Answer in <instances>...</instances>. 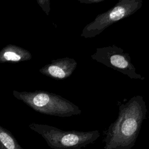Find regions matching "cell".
Masks as SVG:
<instances>
[{"label": "cell", "mask_w": 149, "mask_h": 149, "mask_svg": "<svg viewBox=\"0 0 149 149\" xmlns=\"http://www.w3.org/2000/svg\"><path fill=\"white\" fill-rule=\"evenodd\" d=\"M37 3L44 11V12L49 15V13L51 9L50 8V1L49 0H37Z\"/></svg>", "instance_id": "9c48e42d"}, {"label": "cell", "mask_w": 149, "mask_h": 149, "mask_svg": "<svg viewBox=\"0 0 149 149\" xmlns=\"http://www.w3.org/2000/svg\"><path fill=\"white\" fill-rule=\"evenodd\" d=\"M31 58L32 55L28 50L13 44H8L0 51L1 63H18Z\"/></svg>", "instance_id": "52a82bcc"}, {"label": "cell", "mask_w": 149, "mask_h": 149, "mask_svg": "<svg viewBox=\"0 0 149 149\" xmlns=\"http://www.w3.org/2000/svg\"><path fill=\"white\" fill-rule=\"evenodd\" d=\"M14 97L39 113L59 117L80 115L78 106L58 94L45 91H13Z\"/></svg>", "instance_id": "7a4b0ae2"}, {"label": "cell", "mask_w": 149, "mask_h": 149, "mask_svg": "<svg viewBox=\"0 0 149 149\" xmlns=\"http://www.w3.org/2000/svg\"><path fill=\"white\" fill-rule=\"evenodd\" d=\"M142 4V0H119L112 8L98 15L93 21L88 23L83 28L80 36L95 37L112 24L134 14L141 8Z\"/></svg>", "instance_id": "277c9868"}, {"label": "cell", "mask_w": 149, "mask_h": 149, "mask_svg": "<svg viewBox=\"0 0 149 149\" xmlns=\"http://www.w3.org/2000/svg\"><path fill=\"white\" fill-rule=\"evenodd\" d=\"M147 109L141 95H135L119 107L116 119L108 128L104 149H130L135 144Z\"/></svg>", "instance_id": "6da1fadb"}, {"label": "cell", "mask_w": 149, "mask_h": 149, "mask_svg": "<svg viewBox=\"0 0 149 149\" xmlns=\"http://www.w3.org/2000/svg\"><path fill=\"white\" fill-rule=\"evenodd\" d=\"M105 0H78L80 3L86 4H95L101 2Z\"/></svg>", "instance_id": "30bf717a"}, {"label": "cell", "mask_w": 149, "mask_h": 149, "mask_svg": "<svg viewBox=\"0 0 149 149\" xmlns=\"http://www.w3.org/2000/svg\"><path fill=\"white\" fill-rule=\"evenodd\" d=\"M77 66L75 59L69 57L52 60L40 69L42 74L55 80H63L71 76Z\"/></svg>", "instance_id": "8992f818"}, {"label": "cell", "mask_w": 149, "mask_h": 149, "mask_svg": "<svg viewBox=\"0 0 149 149\" xmlns=\"http://www.w3.org/2000/svg\"><path fill=\"white\" fill-rule=\"evenodd\" d=\"M91 57L93 60L113 69L132 79H144V77L136 72L129 54L115 45L97 48L95 53Z\"/></svg>", "instance_id": "5b68a950"}, {"label": "cell", "mask_w": 149, "mask_h": 149, "mask_svg": "<svg viewBox=\"0 0 149 149\" xmlns=\"http://www.w3.org/2000/svg\"><path fill=\"white\" fill-rule=\"evenodd\" d=\"M0 149H24L12 134L0 126Z\"/></svg>", "instance_id": "ba28073f"}, {"label": "cell", "mask_w": 149, "mask_h": 149, "mask_svg": "<svg viewBox=\"0 0 149 149\" xmlns=\"http://www.w3.org/2000/svg\"><path fill=\"white\" fill-rule=\"evenodd\" d=\"M29 127L40 134L54 149H80L93 143L100 136L98 130H62L52 126L32 123Z\"/></svg>", "instance_id": "3957f363"}]
</instances>
